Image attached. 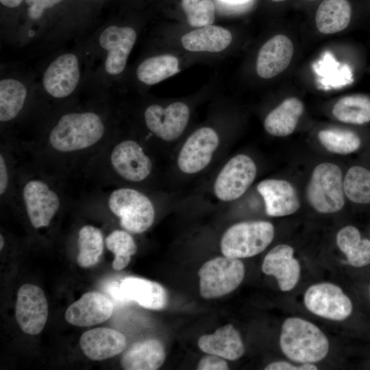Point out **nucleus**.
<instances>
[{
    "mask_svg": "<svg viewBox=\"0 0 370 370\" xmlns=\"http://www.w3.org/2000/svg\"><path fill=\"white\" fill-rule=\"evenodd\" d=\"M80 77L79 62L73 53H64L56 58L46 69L42 84L53 97L64 98L77 87Z\"/></svg>",
    "mask_w": 370,
    "mask_h": 370,
    "instance_id": "nucleus-14",
    "label": "nucleus"
},
{
    "mask_svg": "<svg viewBox=\"0 0 370 370\" xmlns=\"http://www.w3.org/2000/svg\"><path fill=\"white\" fill-rule=\"evenodd\" d=\"M265 204L266 213L271 217H283L295 212L300 206L297 193L288 182L269 179L257 186Z\"/></svg>",
    "mask_w": 370,
    "mask_h": 370,
    "instance_id": "nucleus-20",
    "label": "nucleus"
},
{
    "mask_svg": "<svg viewBox=\"0 0 370 370\" xmlns=\"http://www.w3.org/2000/svg\"><path fill=\"white\" fill-rule=\"evenodd\" d=\"M332 114L344 123L360 125L370 122V99L363 95L344 97L334 104Z\"/></svg>",
    "mask_w": 370,
    "mask_h": 370,
    "instance_id": "nucleus-31",
    "label": "nucleus"
},
{
    "mask_svg": "<svg viewBox=\"0 0 370 370\" xmlns=\"http://www.w3.org/2000/svg\"><path fill=\"white\" fill-rule=\"evenodd\" d=\"M272 1H275V2H281V1H284L285 0H271Z\"/></svg>",
    "mask_w": 370,
    "mask_h": 370,
    "instance_id": "nucleus-45",
    "label": "nucleus"
},
{
    "mask_svg": "<svg viewBox=\"0 0 370 370\" xmlns=\"http://www.w3.org/2000/svg\"><path fill=\"white\" fill-rule=\"evenodd\" d=\"M313 69L321 77L320 83L326 89L341 88L353 82L350 67L347 64H341L329 52L325 53L313 65Z\"/></svg>",
    "mask_w": 370,
    "mask_h": 370,
    "instance_id": "nucleus-30",
    "label": "nucleus"
},
{
    "mask_svg": "<svg viewBox=\"0 0 370 370\" xmlns=\"http://www.w3.org/2000/svg\"><path fill=\"white\" fill-rule=\"evenodd\" d=\"M3 246H4V238H3V236H2V234H1L0 235V249H1V250L2 249Z\"/></svg>",
    "mask_w": 370,
    "mask_h": 370,
    "instance_id": "nucleus-44",
    "label": "nucleus"
},
{
    "mask_svg": "<svg viewBox=\"0 0 370 370\" xmlns=\"http://www.w3.org/2000/svg\"><path fill=\"white\" fill-rule=\"evenodd\" d=\"M273 224L265 221L238 223L229 227L221 240L223 256L233 258L254 256L263 251L274 238Z\"/></svg>",
    "mask_w": 370,
    "mask_h": 370,
    "instance_id": "nucleus-3",
    "label": "nucleus"
},
{
    "mask_svg": "<svg viewBox=\"0 0 370 370\" xmlns=\"http://www.w3.org/2000/svg\"><path fill=\"white\" fill-rule=\"evenodd\" d=\"M304 302L312 313L333 321L347 319L353 310L352 301L341 288L329 282L310 286L305 292Z\"/></svg>",
    "mask_w": 370,
    "mask_h": 370,
    "instance_id": "nucleus-8",
    "label": "nucleus"
},
{
    "mask_svg": "<svg viewBox=\"0 0 370 370\" xmlns=\"http://www.w3.org/2000/svg\"><path fill=\"white\" fill-rule=\"evenodd\" d=\"M105 126L101 117L92 112L63 115L52 128L49 142L60 152L82 150L96 144L103 136Z\"/></svg>",
    "mask_w": 370,
    "mask_h": 370,
    "instance_id": "nucleus-2",
    "label": "nucleus"
},
{
    "mask_svg": "<svg viewBox=\"0 0 370 370\" xmlns=\"http://www.w3.org/2000/svg\"><path fill=\"white\" fill-rule=\"evenodd\" d=\"M359 230L352 225L341 229L336 235V244L345 255L354 248L361 241Z\"/></svg>",
    "mask_w": 370,
    "mask_h": 370,
    "instance_id": "nucleus-36",
    "label": "nucleus"
},
{
    "mask_svg": "<svg viewBox=\"0 0 370 370\" xmlns=\"http://www.w3.org/2000/svg\"><path fill=\"white\" fill-rule=\"evenodd\" d=\"M369 295H370V286H369Z\"/></svg>",
    "mask_w": 370,
    "mask_h": 370,
    "instance_id": "nucleus-46",
    "label": "nucleus"
},
{
    "mask_svg": "<svg viewBox=\"0 0 370 370\" xmlns=\"http://www.w3.org/2000/svg\"><path fill=\"white\" fill-rule=\"evenodd\" d=\"M62 0H25L28 5V15L32 19H38L45 10L53 7Z\"/></svg>",
    "mask_w": 370,
    "mask_h": 370,
    "instance_id": "nucleus-38",
    "label": "nucleus"
},
{
    "mask_svg": "<svg viewBox=\"0 0 370 370\" xmlns=\"http://www.w3.org/2000/svg\"><path fill=\"white\" fill-rule=\"evenodd\" d=\"M15 316L17 323L25 333L36 335L42 332L47 319L48 304L40 287L26 284L19 288Z\"/></svg>",
    "mask_w": 370,
    "mask_h": 370,
    "instance_id": "nucleus-10",
    "label": "nucleus"
},
{
    "mask_svg": "<svg viewBox=\"0 0 370 370\" xmlns=\"http://www.w3.org/2000/svg\"><path fill=\"white\" fill-rule=\"evenodd\" d=\"M145 121L148 129L165 141H173L184 132L190 117L186 104L174 102L166 108L153 104L145 111Z\"/></svg>",
    "mask_w": 370,
    "mask_h": 370,
    "instance_id": "nucleus-11",
    "label": "nucleus"
},
{
    "mask_svg": "<svg viewBox=\"0 0 370 370\" xmlns=\"http://www.w3.org/2000/svg\"><path fill=\"white\" fill-rule=\"evenodd\" d=\"M117 295L150 310L162 309L168 301L167 293L161 284L138 277L124 278L118 287Z\"/></svg>",
    "mask_w": 370,
    "mask_h": 370,
    "instance_id": "nucleus-21",
    "label": "nucleus"
},
{
    "mask_svg": "<svg viewBox=\"0 0 370 370\" xmlns=\"http://www.w3.org/2000/svg\"><path fill=\"white\" fill-rule=\"evenodd\" d=\"M107 248L114 254L112 268L120 271L130 263L131 257L137 251L133 237L126 231L114 230L106 239Z\"/></svg>",
    "mask_w": 370,
    "mask_h": 370,
    "instance_id": "nucleus-33",
    "label": "nucleus"
},
{
    "mask_svg": "<svg viewBox=\"0 0 370 370\" xmlns=\"http://www.w3.org/2000/svg\"><path fill=\"white\" fill-rule=\"evenodd\" d=\"M111 212L120 219L121 226L132 233L147 230L155 219V209L147 196L137 190L122 188L114 190L108 199Z\"/></svg>",
    "mask_w": 370,
    "mask_h": 370,
    "instance_id": "nucleus-5",
    "label": "nucleus"
},
{
    "mask_svg": "<svg viewBox=\"0 0 370 370\" xmlns=\"http://www.w3.org/2000/svg\"><path fill=\"white\" fill-rule=\"evenodd\" d=\"M198 346L208 354L229 360H238L245 352L241 334L232 324L222 326L212 334L201 336L199 338Z\"/></svg>",
    "mask_w": 370,
    "mask_h": 370,
    "instance_id": "nucleus-22",
    "label": "nucleus"
},
{
    "mask_svg": "<svg viewBox=\"0 0 370 370\" xmlns=\"http://www.w3.org/2000/svg\"><path fill=\"white\" fill-rule=\"evenodd\" d=\"M280 346L288 358L299 363L319 362L329 352V341L324 333L312 323L299 317L284 321Z\"/></svg>",
    "mask_w": 370,
    "mask_h": 370,
    "instance_id": "nucleus-1",
    "label": "nucleus"
},
{
    "mask_svg": "<svg viewBox=\"0 0 370 370\" xmlns=\"http://www.w3.org/2000/svg\"><path fill=\"white\" fill-rule=\"evenodd\" d=\"M221 1L224 3L232 4V5H238V4L245 3L249 0H221Z\"/></svg>",
    "mask_w": 370,
    "mask_h": 370,
    "instance_id": "nucleus-43",
    "label": "nucleus"
},
{
    "mask_svg": "<svg viewBox=\"0 0 370 370\" xmlns=\"http://www.w3.org/2000/svg\"><path fill=\"white\" fill-rule=\"evenodd\" d=\"M136 40V33L130 27L111 25L103 31L99 42L108 51L105 62L108 73L116 75L124 70Z\"/></svg>",
    "mask_w": 370,
    "mask_h": 370,
    "instance_id": "nucleus-15",
    "label": "nucleus"
},
{
    "mask_svg": "<svg viewBox=\"0 0 370 370\" xmlns=\"http://www.w3.org/2000/svg\"><path fill=\"white\" fill-rule=\"evenodd\" d=\"M127 341L123 334L108 328H98L83 333L79 339L83 353L92 360H103L123 352Z\"/></svg>",
    "mask_w": 370,
    "mask_h": 370,
    "instance_id": "nucleus-18",
    "label": "nucleus"
},
{
    "mask_svg": "<svg viewBox=\"0 0 370 370\" xmlns=\"http://www.w3.org/2000/svg\"><path fill=\"white\" fill-rule=\"evenodd\" d=\"M178 60L172 55L164 54L149 58L137 68L138 79L147 85H153L180 71Z\"/></svg>",
    "mask_w": 370,
    "mask_h": 370,
    "instance_id": "nucleus-27",
    "label": "nucleus"
},
{
    "mask_svg": "<svg viewBox=\"0 0 370 370\" xmlns=\"http://www.w3.org/2000/svg\"><path fill=\"white\" fill-rule=\"evenodd\" d=\"M197 369L227 370L229 369V367L225 358L216 355L209 354L200 360Z\"/></svg>",
    "mask_w": 370,
    "mask_h": 370,
    "instance_id": "nucleus-39",
    "label": "nucleus"
},
{
    "mask_svg": "<svg viewBox=\"0 0 370 370\" xmlns=\"http://www.w3.org/2000/svg\"><path fill=\"white\" fill-rule=\"evenodd\" d=\"M347 262L354 267H362L370 264V241L361 239L360 243L346 254Z\"/></svg>",
    "mask_w": 370,
    "mask_h": 370,
    "instance_id": "nucleus-37",
    "label": "nucleus"
},
{
    "mask_svg": "<svg viewBox=\"0 0 370 370\" xmlns=\"http://www.w3.org/2000/svg\"><path fill=\"white\" fill-rule=\"evenodd\" d=\"M245 272L239 258L223 256L207 261L198 272L201 297L214 299L232 292L241 284Z\"/></svg>",
    "mask_w": 370,
    "mask_h": 370,
    "instance_id": "nucleus-6",
    "label": "nucleus"
},
{
    "mask_svg": "<svg viewBox=\"0 0 370 370\" xmlns=\"http://www.w3.org/2000/svg\"><path fill=\"white\" fill-rule=\"evenodd\" d=\"M77 264L82 268L91 267L99 262L103 251L101 230L92 225L83 226L78 234Z\"/></svg>",
    "mask_w": 370,
    "mask_h": 370,
    "instance_id": "nucleus-28",
    "label": "nucleus"
},
{
    "mask_svg": "<svg viewBox=\"0 0 370 370\" xmlns=\"http://www.w3.org/2000/svg\"><path fill=\"white\" fill-rule=\"evenodd\" d=\"M27 97V89L20 81L3 79L0 82V121L14 119L23 108Z\"/></svg>",
    "mask_w": 370,
    "mask_h": 370,
    "instance_id": "nucleus-29",
    "label": "nucleus"
},
{
    "mask_svg": "<svg viewBox=\"0 0 370 370\" xmlns=\"http://www.w3.org/2000/svg\"><path fill=\"white\" fill-rule=\"evenodd\" d=\"M23 198L28 218L35 228L48 226L60 207L58 195L38 180L25 184Z\"/></svg>",
    "mask_w": 370,
    "mask_h": 370,
    "instance_id": "nucleus-12",
    "label": "nucleus"
},
{
    "mask_svg": "<svg viewBox=\"0 0 370 370\" xmlns=\"http://www.w3.org/2000/svg\"><path fill=\"white\" fill-rule=\"evenodd\" d=\"M219 145V137L211 127H203L186 139L177 157L180 170L186 174L197 173L210 162Z\"/></svg>",
    "mask_w": 370,
    "mask_h": 370,
    "instance_id": "nucleus-9",
    "label": "nucleus"
},
{
    "mask_svg": "<svg viewBox=\"0 0 370 370\" xmlns=\"http://www.w3.org/2000/svg\"><path fill=\"white\" fill-rule=\"evenodd\" d=\"M317 367L313 363H301L300 365H294L284 361H278L268 365L266 370H316Z\"/></svg>",
    "mask_w": 370,
    "mask_h": 370,
    "instance_id": "nucleus-40",
    "label": "nucleus"
},
{
    "mask_svg": "<svg viewBox=\"0 0 370 370\" xmlns=\"http://www.w3.org/2000/svg\"><path fill=\"white\" fill-rule=\"evenodd\" d=\"M8 186V171L2 154L0 155V194L3 195Z\"/></svg>",
    "mask_w": 370,
    "mask_h": 370,
    "instance_id": "nucleus-41",
    "label": "nucleus"
},
{
    "mask_svg": "<svg viewBox=\"0 0 370 370\" xmlns=\"http://www.w3.org/2000/svg\"><path fill=\"white\" fill-rule=\"evenodd\" d=\"M232 40L229 30L209 25L184 34L181 41L184 48L190 51L220 52L230 45Z\"/></svg>",
    "mask_w": 370,
    "mask_h": 370,
    "instance_id": "nucleus-24",
    "label": "nucleus"
},
{
    "mask_svg": "<svg viewBox=\"0 0 370 370\" xmlns=\"http://www.w3.org/2000/svg\"><path fill=\"white\" fill-rule=\"evenodd\" d=\"M303 112L304 105L299 99L287 98L266 116L264 129L272 136H288L295 130Z\"/></svg>",
    "mask_w": 370,
    "mask_h": 370,
    "instance_id": "nucleus-25",
    "label": "nucleus"
},
{
    "mask_svg": "<svg viewBox=\"0 0 370 370\" xmlns=\"http://www.w3.org/2000/svg\"><path fill=\"white\" fill-rule=\"evenodd\" d=\"M294 51L291 40L284 35H276L260 48L256 61V72L264 79L272 78L290 64Z\"/></svg>",
    "mask_w": 370,
    "mask_h": 370,
    "instance_id": "nucleus-19",
    "label": "nucleus"
},
{
    "mask_svg": "<svg viewBox=\"0 0 370 370\" xmlns=\"http://www.w3.org/2000/svg\"><path fill=\"white\" fill-rule=\"evenodd\" d=\"M1 4L8 8H16L18 6L23 0H0Z\"/></svg>",
    "mask_w": 370,
    "mask_h": 370,
    "instance_id": "nucleus-42",
    "label": "nucleus"
},
{
    "mask_svg": "<svg viewBox=\"0 0 370 370\" xmlns=\"http://www.w3.org/2000/svg\"><path fill=\"white\" fill-rule=\"evenodd\" d=\"M343 173L336 164L323 162L312 171L306 189V197L312 207L320 213H333L345 204Z\"/></svg>",
    "mask_w": 370,
    "mask_h": 370,
    "instance_id": "nucleus-4",
    "label": "nucleus"
},
{
    "mask_svg": "<svg viewBox=\"0 0 370 370\" xmlns=\"http://www.w3.org/2000/svg\"><path fill=\"white\" fill-rule=\"evenodd\" d=\"M318 138L327 150L338 154L351 153L360 145L358 135L348 130H321L318 133Z\"/></svg>",
    "mask_w": 370,
    "mask_h": 370,
    "instance_id": "nucleus-34",
    "label": "nucleus"
},
{
    "mask_svg": "<svg viewBox=\"0 0 370 370\" xmlns=\"http://www.w3.org/2000/svg\"><path fill=\"white\" fill-rule=\"evenodd\" d=\"M182 7L192 27H201L214 22L215 8L211 0H182Z\"/></svg>",
    "mask_w": 370,
    "mask_h": 370,
    "instance_id": "nucleus-35",
    "label": "nucleus"
},
{
    "mask_svg": "<svg viewBox=\"0 0 370 370\" xmlns=\"http://www.w3.org/2000/svg\"><path fill=\"white\" fill-rule=\"evenodd\" d=\"M351 16L352 8L347 0H323L316 12V25L322 34H334L349 25Z\"/></svg>",
    "mask_w": 370,
    "mask_h": 370,
    "instance_id": "nucleus-26",
    "label": "nucleus"
},
{
    "mask_svg": "<svg viewBox=\"0 0 370 370\" xmlns=\"http://www.w3.org/2000/svg\"><path fill=\"white\" fill-rule=\"evenodd\" d=\"M112 301L106 295L95 291L84 293L70 305L64 314L71 325L87 327L103 323L112 314Z\"/></svg>",
    "mask_w": 370,
    "mask_h": 370,
    "instance_id": "nucleus-16",
    "label": "nucleus"
},
{
    "mask_svg": "<svg viewBox=\"0 0 370 370\" xmlns=\"http://www.w3.org/2000/svg\"><path fill=\"white\" fill-rule=\"evenodd\" d=\"M346 197L357 204L370 203V171L359 166L349 169L343 180Z\"/></svg>",
    "mask_w": 370,
    "mask_h": 370,
    "instance_id": "nucleus-32",
    "label": "nucleus"
},
{
    "mask_svg": "<svg viewBox=\"0 0 370 370\" xmlns=\"http://www.w3.org/2000/svg\"><path fill=\"white\" fill-rule=\"evenodd\" d=\"M254 160L247 155L232 157L219 173L214 184L216 197L231 201L241 197L251 186L256 175Z\"/></svg>",
    "mask_w": 370,
    "mask_h": 370,
    "instance_id": "nucleus-7",
    "label": "nucleus"
},
{
    "mask_svg": "<svg viewBox=\"0 0 370 370\" xmlns=\"http://www.w3.org/2000/svg\"><path fill=\"white\" fill-rule=\"evenodd\" d=\"M293 254L290 245H279L267 253L262 262V272L274 276L282 291L292 290L300 278V264Z\"/></svg>",
    "mask_w": 370,
    "mask_h": 370,
    "instance_id": "nucleus-17",
    "label": "nucleus"
},
{
    "mask_svg": "<svg viewBox=\"0 0 370 370\" xmlns=\"http://www.w3.org/2000/svg\"><path fill=\"white\" fill-rule=\"evenodd\" d=\"M112 166L122 178L133 182L145 180L152 170V162L143 147L132 140L117 144L110 155Z\"/></svg>",
    "mask_w": 370,
    "mask_h": 370,
    "instance_id": "nucleus-13",
    "label": "nucleus"
},
{
    "mask_svg": "<svg viewBox=\"0 0 370 370\" xmlns=\"http://www.w3.org/2000/svg\"><path fill=\"white\" fill-rule=\"evenodd\" d=\"M166 358L162 343L156 338H149L134 343L123 354L121 365L126 370H156Z\"/></svg>",
    "mask_w": 370,
    "mask_h": 370,
    "instance_id": "nucleus-23",
    "label": "nucleus"
}]
</instances>
